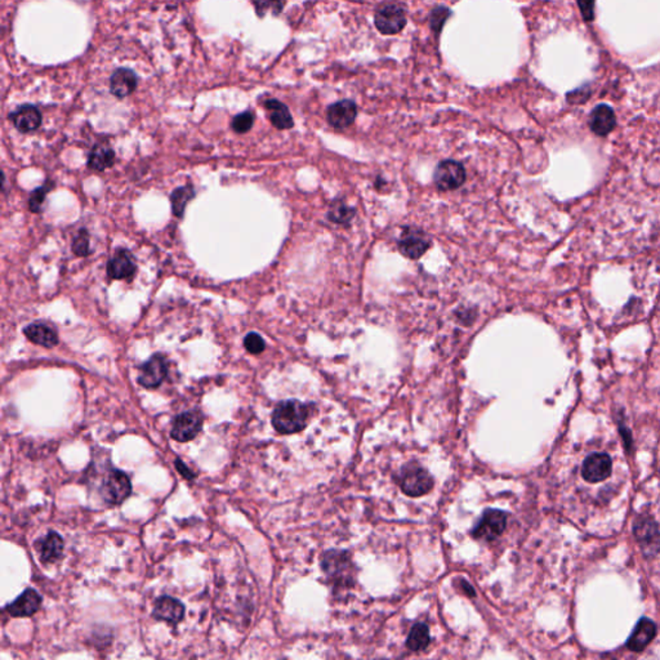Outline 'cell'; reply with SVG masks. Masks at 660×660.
I'll return each instance as SVG.
<instances>
[{
    "label": "cell",
    "mask_w": 660,
    "mask_h": 660,
    "mask_svg": "<svg viewBox=\"0 0 660 660\" xmlns=\"http://www.w3.org/2000/svg\"><path fill=\"white\" fill-rule=\"evenodd\" d=\"M355 216V210L343 203H334L329 212V218L334 223H346L352 217Z\"/></svg>",
    "instance_id": "25"
},
{
    "label": "cell",
    "mask_w": 660,
    "mask_h": 660,
    "mask_svg": "<svg viewBox=\"0 0 660 660\" xmlns=\"http://www.w3.org/2000/svg\"><path fill=\"white\" fill-rule=\"evenodd\" d=\"M254 124V115L250 112V111H245V112H241L239 114L238 117H235L234 120H232V130H235L236 133H247L252 130Z\"/></svg>",
    "instance_id": "26"
},
{
    "label": "cell",
    "mask_w": 660,
    "mask_h": 660,
    "mask_svg": "<svg viewBox=\"0 0 660 660\" xmlns=\"http://www.w3.org/2000/svg\"><path fill=\"white\" fill-rule=\"evenodd\" d=\"M152 615L158 620L177 624L184 619V604L171 596H162L155 601Z\"/></svg>",
    "instance_id": "11"
},
{
    "label": "cell",
    "mask_w": 660,
    "mask_h": 660,
    "mask_svg": "<svg viewBox=\"0 0 660 660\" xmlns=\"http://www.w3.org/2000/svg\"><path fill=\"white\" fill-rule=\"evenodd\" d=\"M168 365L167 360L162 355H154L149 358L140 370L138 383L145 389H156L167 377Z\"/></svg>",
    "instance_id": "9"
},
{
    "label": "cell",
    "mask_w": 660,
    "mask_h": 660,
    "mask_svg": "<svg viewBox=\"0 0 660 660\" xmlns=\"http://www.w3.org/2000/svg\"><path fill=\"white\" fill-rule=\"evenodd\" d=\"M203 427V415L196 411H186L175 417L171 436L178 443H187L195 439Z\"/></svg>",
    "instance_id": "6"
},
{
    "label": "cell",
    "mask_w": 660,
    "mask_h": 660,
    "mask_svg": "<svg viewBox=\"0 0 660 660\" xmlns=\"http://www.w3.org/2000/svg\"><path fill=\"white\" fill-rule=\"evenodd\" d=\"M265 108L269 111L271 123L278 130H291L293 118L288 108L278 99H269L265 102Z\"/></svg>",
    "instance_id": "21"
},
{
    "label": "cell",
    "mask_w": 660,
    "mask_h": 660,
    "mask_svg": "<svg viewBox=\"0 0 660 660\" xmlns=\"http://www.w3.org/2000/svg\"><path fill=\"white\" fill-rule=\"evenodd\" d=\"M136 271V263L128 250H119L108 265V276L114 280L128 279Z\"/></svg>",
    "instance_id": "18"
},
{
    "label": "cell",
    "mask_w": 660,
    "mask_h": 660,
    "mask_svg": "<svg viewBox=\"0 0 660 660\" xmlns=\"http://www.w3.org/2000/svg\"><path fill=\"white\" fill-rule=\"evenodd\" d=\"M101 493L108 504L119 506L132 493L130 477L119 469L111 471L103 480Z\"/></svg>",
    "instance_id": "4"
},
{
    "label": "cell",
    "mask_w": 660,
    "mask_h": 660,
    "mask_svg": "<svg viewBox=\"0 0 660 660\" xmlns=\"http://www.w3.org/2000/svg\"><path fill=\"white\" fill-rule=\"evenodd\" d=\"M617 118L614 110L607 105H600L592 111L589 118V128L601 137H605L615 128Z\"/></svg>",
    "instance_id": "16"
},
{
    "label": "cell",
    "mask_w": 660,
    "mask_h": 660,
    "mask_svg": "<svg viewBox=\"0 0 660 660\" xmlns=\"http://www.w3.org/2000/svg\"><path fill=\"white\" fill-rule=\"evenodd\" d=\"M244 346L250 354L258 355L265 351L266 343H265V339L258 333H249L244 338Z\"/></svg>",
    "instance_id": "28"
},
{
    "label": "cell",
    "mask_w": 660,
    "mask_h": 660,
    "mask_svg": "<svg viewBox=\"0 0 660 660\" xmlns=\"http://www.w3.org/2000/svg\"><path fill=\"white\" fill-rule=\"evenodd\" d=\"M13 125L22 133H30L38 130L42 124V114L32 105H25L17 108L10 115Z\"/></svg>",
    "instance_id": "14"
},
{
    "label": "cell",
    "mask_w": 660,
    "mask_h": 660,
    "mask_svg": "<svg viewBox=\"0 0 660 660\" xmlns=\"http://www.w3.org/2000/svg\"><path fill=\"white\" fill-rule=\"evenodd\" d=\"M42 597L33 589L27 588L13 602L8 604L5 610L12 617H33L34 614L40 609Z\"/></svg>",
    "instance_id": "12"
},
{
    "label": "cell",
    "mask_w": 660,
    "mask_h": 660,
    "mask_svg": "<svg viewBox=\"0 0 660 660\" xmlns=\"http://www.w3.org/2000/svg\"><path fill=\"white\" fill-rule=\"evenodd\" d=\"M194 196L195 193L191 186H184L174 190L173 194L171 196V204H172L174 216H184V208Z\"/></svg>",
    "instance_id": "24"
},
{
    "label": "cell",
    "mask_w": 660,
    "mask_h": 660,
    "mask_svg": "<svg viewBox=\"0 0 660 660\" xmlns=\"http://www.w3.org/2000/svg\"><path fill=\"white\" fill-rule=\"evenodd\" d=\"M49 190H51V184H47L42 187H38L32 194L30 200H29V208L33 213L40 212V209L44 204V200H45V196L49 193Z\"/></svg>",
    "instance_id": "27"
},
{
    "label": "cell",
    "mask_w": 660,
    "mask_h": 660,
    "mask_svg": "<svg viewBox=\"0 0 660 660\" xmlns=\"http://www.w3.org/2000/svg\"><path fill=\"white\" fill-rule=\"evenodd\" d=\"M406 645L411 651H421L430 645V629L424 623H418L411 628Z\"/></svg>",
    "instance_id": "23"
},
{
    "label": "cell",
    "mask_w": 660,
    "mask_h": 660,
    "mask_svg": "<svg viewBox=\"0 0 660 660\" xmlns=\"http://www.w3.org/2000/svg\"><path fill=\"white\" fill-rule=\"evenodd\" d=\"M356 105L350 99L339 101L326 110V119L329 124L338 130L350 127L356 119Z\"/></svg>",
    "instance_id": "13"
},
{
    "label": "cell",
    "mask_w": 660,
    "mask_h": 660,
    "mask_svg": "<svg viewBox=\"0 0 660 660\" xmlns=\"http://www.w3.org/2000/svg\"><path fill=\"white\" fill-rule=\"evenodd\" d=\"M573 512L600 513L619 498L627 484L624 463L613 444H585L573 456Z\"/></svg>",
    "instance_id": "1"
},
{
    "label": "cell",
    "mask_w": 660,
    "mask_h": 660,
    "mask_svg": "<svg viewBox=\"0 0 660 660\" xmlns=\"http://www.w3.org/2000/svg\"><path fill=\"white\" fill-rule=\"evenodd\" d=\"M114 160H115L114 150L108 145L99 143L97 146H95L93 150L90 151L89 159H88V165H89L90 169L101 172V171H105L110 167H112Z\"/></svg>",
    "instance_id": "22"
},
{
    "label": "cell",
    "mask_w": 660,
    "mask_h": 660,
    "mask_svg": "<svg viewBox=\"0 0 660 660\" xmlns=\"http://www.w3.org/2000/svg\"><path fill=\"white\" fill-rule=\"evenodd\" d=\"M35 548L43 563H54L64 552V539L56 533L49 531L45 537L35 543Z\"/></svg>",
    "instance_id": "15"
},
{
    "label": "cell",
    "mask_w": 660,
    "mask_h": 660,
    "mask_svg": "<svg viewBox=\"0 0 660 660\" xmlns=\"http://www.w3.org/2000/svg\"><path fill=\"white\" fill-rule=\"evenodd\" d=\"M23 334L35 345L47 347V348L54 347L58 343V334L56 329L49 325L40 324V323L27 325L23 329Z\"/></svg>",
    "instance_id": "20"
},
{
    "label": "cell",
    "mask_w": 660,
    "mask_h": 660,
    "mask_svg": "<svg viewBox=\"0 0 660 660\" xmlns=\"http://www.w3.org/2000/svg\"><path fill=\"white\" fill-rule=\"evenodd\" d=\"M401 475V489L411 497H421L432 489L433 478L421 465H406Z\"/></svg>",
    "instance_id": "3"
},
{
    "label": "cell",
    "mask_w": 660,
    "mask_h": 660,
    "mask_svg": "<svg viewBox=\"0 0 660 660\" xmlns=\"http://www.w3.org/2000/svg\"><path fill=\"white\" fill-rule=\"evenodd\" d=\"M655 633H657L655 624L649 619H641L628 639V649L635 652L642 651L649 645L651 639L655 637Z\"/></svg>",
    "instance_id": "19"
},
{
    "label": "cell",
    "mask_w": 660,
    "mask_h": 660,
    "mask_svg": "<svg viewBox=\"0 0 660 660\" xmlns=\"http://www.w3.org/2000/svg\"><path fill=\"white\" fill-rule=\"evenodd\" d=\"M433 181L440 190H455L465 184V167L454 160L440 162L433 173Z\"/></svg>",
    "instance_id": "7"
},
{
    "label": "cell",
    "mask_w": 660,
    "mask_h": 660,
    "mask_svg": "<svg viewBox=\"0 0 660 660\" xmlns=\"http://www.w3.org/2000/svg\"><path fill=\"white\" fill-rule=\"evenodd\" d=\"M308 418V408L297 400L282 401L272 413V426L279 433L291 435L302 431Z\"/></svg>",
    "instance_id": "2"
},
{
    "label": "cell",
    "mask_w": 660,
    "mask_h": 660,
    "mask_svg": "<svg viewBox=\"0 0 660 660\" xmlns=\"http://www.w3.org/2000/svg\"><path fill=\"white\" fill-rule=\"evenodd\" d=\"M450 12L448 11L446 8H436L432 13V17H431V25H432L433 29L436 32H440L441 30V26L444 25L445 20L448 19Z\"/></svg>",
    "instance_id": "31"
},
{
    "label": "cell",
    "mask_w": 660,
    "mask_h": 660,
    "mask_svg": "<svg viewBox=\"0 0 660 660\" xmlns=\"http://www.w3.org/2000/svg\"><path fill=\"white\" fill-rule=\"evenodd\" d=\"M73 250L79 257H84L89 254V235L87 230L79 231V235L74 239V243H73Z\"/></svg>",
    "instance_id": "29"
},
{
    "label": "cell",
    "mask_w": 660,
    "mask_h": 660,
    "mask_svg": "<svg viewBox=\"0 0 660 660\" xmlns=\"http://www.w3.org/2000/svg\"><path fill=\"white\" fill-rule=\"evenodd\" d=\"M578 5L580 8L585 21H592L594 11H595V0H578Z\"/></svg>",
    "instance_id": "32"
},
{
    "label": "cell",
    "mask_w": 660,
    "mask_h": 660,
    "mask_svg": "<svg viewBox=\"0 0 660 660\" xmlns=\"http://www.w3.org/2000/svg\"><path fill=\"white\" fill-rule=\"evenodd\" d=\"M507 515L499 509H487L477 524L474 537L481 541H491L497 539L506 530Z\"/></svg>",
    "instance_id": "5"
},
{
    "label": "cell",
    "mask_w": 660,
    "mask_h": 660,
    "mask_svg": "<svg viewBox=\"0 0 660 660\" xmlns=\"http://www.w3.org/2000/svg\"><path fill=\"white\" fill-rule=\"evenodd\" d=\"M374 22L379 33L384 35H395L400 33L401 30L405 27L406 17L399 5L390 4L379 8L376 13Z\"/></svg>",
    "instance_id": "8"
},
{
    "label": "cell",
    "mask_w": 660,
    "mask_h": 660,
    "mask_svg": "<svg viewBox=\"0 0 660 660\" xmlns=\"http://www.w3.org/2000/svg\"><path fill=\"white\" fill-rule=\"evenodd\" d=\"M175 467H177V469L182 474V476L187 477V478H194V477H195V475H194L180 459L175 461Z\"/></svg>",
    "instance_id": "33"
},
{
    "label": "cell",
    "mask_w": 660,
    "mask_h": 660,
    "mask_svg": "<svg viewBox=\"0 0 660 660\" xmlns=\"http://www.w3.org/2000/svg\"><path fill=\"white\" fill-rule=\"evenodd\" d=\"M137 88V76L130 69H118L110 79V90L118 98L132 95Z\"/></svg>",
    "instance_id": "17"
},
{
    "label": "cell",
    "mask_w": 660,
    "mask_h": 660,
    "mask_svg": "<svg viewBox=\"0 0 660 660\" xmlns=\"http://www.w3.org/2000/svg\"><path fill=\"white\" fill-rule=\"evenodd\" d=\"M256 7H257V12L260 13V16L269 10H273L278 13V12L282 11V0H257Z\"/></svg>",
    "instance_id": "30"
},
{
    "label": "cell",
    "mask_w": 660,
    "mask_h": 660,
    "mask_svg": "<svg viewBox=\"0 0 660 660\" xmlns=\"http://www.w3.org/2000/svg\"><path fill=\"white\" fill-rule=\"evenodd\" d=\"M430 245H431L430 238L423 231L415 228L405 230L399 241V249L401 253L411 260H417L422 257L426 250L430 248Z\"/></svg>",
    "instance_id": "10"
}]
</instances>
